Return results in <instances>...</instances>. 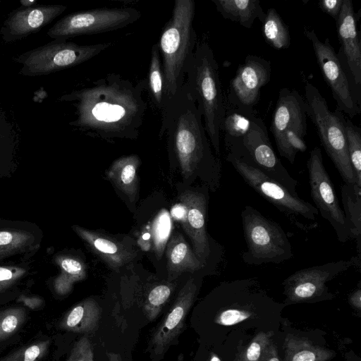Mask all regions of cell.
I'll return each mask as SVG.
<instances>
[{"mask_svg": "<svg viewBox=\"0 0 361 361\" xmlns=\"http://www.w3.org/2000/svg\"><path fill=\"white\" fill-rule=\"evenodd\" d=\"M146 91L147 78L134 82L112 73L61 95L59 100L71 102L75 109L71 126L88 136L112 142L139 136L147 108L143 97Z\"/></svg>", "mask_w": 361, "mask_h": 361, "instance_id": "1", "label": "cell"}, {"mask_svg": "<svg viewBox=\"0 0 361 361\" xmlns=\"http://www.w3.org/2000/svg\"><path fill=\"white\" fill-rule=\"evenodd\" d=\"M211 323L219 344L240 342L259 333L277 334L286 306L271 298L257 278L222 282L214 291Z\"/></svg>", "mask_w": 361, "mask_h": 361, "instance_id": "2", "label": "cell"}, {"mask_svg": "<svg viewBox=\"0 0 361 361\" xmlns=\"http://www.w3.org/2000/svg\"><path fill=\"white\" fill-rule=\"evenodd\" d=\"M161 114L159 137L166 136L183 176L202 175L211 190H216L220 185L221 161L212 153L202 117L185 82Z\"/></svg>", "mask_w": 361, "mask_h": 361, "instance_id": "3", "label": "cell"}, {"mask_svg": "<svg viewBox=\"0 0 361 361\" xmlns=\"http://www.w3.org/2000/svg\"><path fill=\"white\" fill-rule=\"evenodd\" d=\"M195 13L194 0H176L171 16L157 42L166 103L183 85L188 66L195 52L198 41L193 26Z\"/></svg>", "mask_w": 361, "mask_h": 361, "instance_id": "4", "label": "cell"}, {"mask_svg": "<svg viewBox=\"0 0 361 361\" xmlns=\"http://www.w3.org/2000/svg\"><path fill=\"white\" fill-rule=\"evenodd\" d=\"M185 83L202 117L204 128L219 158L220 125L225 113L219 70L213 50L206 41H197L187 68Z\"/></svg>", "mask_w": 361, "mask_h": 361, "instance_id": "5", "label": "cell"}, {"mask_svg": "<svg viewBox=\"0 0 361 361\" xmlns=\"http://www.w3.org/2000/svg\"><path fill=\"white\" fill-rule=\"evenodd\" d=\"M247 250L242 254L248 265L281 264L293 257L289 238L281 226L247 205L241 212Z\"/></svg>", "mask_w": 361, "mask_h": 361, "instance_id": "6", "label": "cell"}, {"mask_svg": "<svg viewBox=\"0 0 361 361\" xmlns=\"http://www.w3.org/2000/svg\"><path fill=\"white\" fill-rule=\"evenodd\" d=\"M307 115L314 123L320 142L344 183L355 184L342 123V112L329 109L327 102L312 83L306 82L304 97ZM356 185V184H355Z\"/></svg>", "mask_w": 361, "mask_h": 361, "instance_id": "7", "label": "cell"}, {"mask_svg": "<svg viewBox=\"0 0 361 361\" xmlns=\"http://www.w3.org/2000/svg\"><path fill=\"white\" fill-rule=\"evenodd\" d=\"M226 160L250 187L274 206L291 224L305 232L317 227L319 212L314 206L232 154L227 153Z\"/></svg>", "mask_w": 361, "mask_h": 361, "instance_id": "8", "label": "cell"}, {"mask_svg": "<svg viewBox=\"0 0 361 361\" xmlns=\"http://www.w3.org/2000/svg\"><path fill=\"white\" fill-rule=\"evenodd\" d=\"M227 153L258 169L298 196V181L284 167L276 156L262 119L256 116L249 130L241 137L224 140Z\"/></svg>", "mask_w": 361, "mask_h": 361, "instance_id": "9", "label": "cell"}, {"mask_svg": "<svg viewBox=\"0 0 361 361\" xmlns=\"http://www.w3.org/2000/svg\"><path fill=\"white\" fill-rule=\"evenodd\" d=\"M111 44H78L66 39H54L15 56L13 61L21 66L18 71L21 75H45L86 62Z\"/></svg>", "mask_w": 361, "mask_h": 361, "instance_id": "10", "label": "cell"}, {"mask_svg": "<svg viewBox=\"0 0 361 361\" xmlns=\"http://www.w3.org/2000/svg\"><path fill=\"white\" fill-rule=\"evenodd\" d=\"M307 111L304 97L295 89L279 92L270 130L279 154L293 164L298 152L307 150Z\"/></svg>", "mask_w": 361, "mask_h": 361, "instance_id": "11", "label": "cell"}, {"mask_svg": "<svg viewBox=\"0 0 361 361\" xmlns=\"http://www.w3.org/2000/svg\"><path fill=\"white\" fill-rule=\"evenodd\" d=\"M141 13L132 7L99 8L70 13L47 32L54 39L94 35L122 29L140 18Z\"/></svg>", "mask_w": 361, "mask_h": 361, "instance_id": "12", "label": "cell"}, {"mask_svg": "<svg viewBox=\"0 0 361 361\" xmlns=\"http://www.w3.org/2000/svg\"><path fill=\"white\" fill-rule=\"evenodd\" d=\"M360 266V257L357 255L300 269L282 283L286 296L283 303L288 305L331 300L334 295L326 283L349 269Z\"/></svg>", "mask_w": 361, "mask_h": 361, "instance_id": "13", "label": "cell"}, {"mask_svg": "<svg viewBox=\"0 0 361 361\" xmlns=\"http://www.w3.org/2000/svg\"><path fill=\"white\" fill-rule=\"evenodd\" d=\"M304 34L312 42L317 63L336 102V109L353 118L360 113V97L343 62L328 38L322 42L314 30L305 27Z\"/></svg>", "mask_w": 361, "mask_h": 361, "instance_id": "14", "label": "cell"}, {"mask_svg": "<svg viewBox=\"0 0 361 361\" xmlns=\"http://www.w3.org/2000/svg\"><path fill=\"white\" fill-rule=\"evenodd\" d=\"M310 195L315 208L333 227L338 240L345 243L350 232L343 211L335 193L334 185L323 163L321 149L315 147L307 161Z\"/></svg>", "mask_w": 361, "mask_h": 361, "instance_id": "15", "label": "cell"}, {"mask_svg": "<svg viewBox=\"0 0 361 361\" xmlns=\"http://www.w3.org/2000/svg\"><path fill=\"white\" fill-rule=\"evenodd\" d=\"M271 75L269 61L256 55H247L231 80L225 102L242 109H255L260 99L261 89L270 81Z\"/></svg>", "mask_w": 361, "mask_h": 361, "instance_id": "16", "label": "cell"}, {"mask_svg": "<svg viewBox=\"0 0 361 361\" xmlns=\"http://www.w3.org/2000/svg\"><path fill=\"white\" fill-rule=\"evenodd\" d=\"M178 198L184 211L181 219L183 230L191 240L194 253L208 268L209 261L214 258V245H212L206 229L207 193L197 190H187Z\"/></svg>", "mask_w": 361, "mask_h": 361, "instance_id": "17", "label": "cell"}, {"mask_svg": "<svg viewBox=\"0 0 361 361\" xmlns=\"http://www.w3.org/2000/svg\"><path fill=\"white\" fill-rule=\"evenodd\" d=\"M43 235L35 223L0 219V264L16 257L30 259L40 248Z\"/></svg>", "mask_w": 361, "mask_h": 361, "instance_id": "18", "label": "cell"}, {"mask_svg": "<svg viewBox=\"0 0 361 361\" xmlns=\"http://www.w3.org/2000/svg\"><path fill=\"white\" fill-rule=\"evenodd\" d=\"M197 290V283L194 278H190L180 289L151 338L149 346L154 356L162 355L182 331L185 317L195 300Z\"/></svg>", "mask_w": 361, "mask_h": 361, "instance_id": "19", "label": "cell"}, {"mask_svg": "<svg viewBox=\"0 0 361 361\" xmlns=\"http://www.w3.org/2000/svg\"><path fill=\"white\" fill-rule=\"evenodd\" d=\"M67 6L60 4L20 7L11 11L0 29L6 43L20 40L35 34L62 14Z\"/></svg>", "mask_w": 361, "mask_h": 361, "instance_id": "20", "label": "cell"}, {"mask_svg": "<svg viewBox=\"0 0 361 361\" xmlns=\"http://www.w3.org/2000/svg\"><path fill=\"white\" fill-rule=\"evenodd\" d=\"M351 0H343L336 23L341 43L338 54L348 72L355 87L361 86V40L357 29V18Z\"/></svg>", "mask_w": 361, "mask_h": 361, "instance_id": "21", "label": "cell"}, {"mask_svg": "<svg viewBox=\"0 0 361 361\" xmlns=\"http://www.w3.org/2000/svg\"><path fill=\"white\" fill-rule=\"evenodd\" d=\"M72 229L96 255L115 271H118L137 256V251L132 246L110 235L78 225L72 226Z\"/></svg>", "mask_w": 361, "mask_h": 361, "instance_id": "22", "label": "cell"}, {"mask_svg": "<svg viewBox=\"0 0 361 361\" xmlns=\"http://www.w3.org/2000/svg\"><path fill=\"white\" fill-rule=\"evenodd\" d=\"M166 255L169 280L184 272L194 273L207 268L180 233H174L166 244Z\"/></svg>", "mask_w": 361, "mask_h": 361, "instance_id": "23", "label": "cell"}, {"mask_svg": "<svg viewBox=\"0 0 361 361\" xmlns=\"http://www.w3.org/2000/svg\"><path fill=\"white\" fill-rule=\"evenodd\" d=\"M140 164L137 155L123 156L114 160L106 172L107 178L131 202H135L137 195V171Z\"/></svg>", "mask_w": 361, "mask_h": 361, "instance_id": "24", "label": "cell"}, {"mask_svg": "<svg viewBox=\"0 0 361 361\" xmlns=\"http://www.w3.org/2000/svg\"><path fill=\"white\" fill-rule=\"evenodd\" d=\"M101 313L99 304L92 298H86L68 312L61 327L77 333H93L97 329Z\"/></svg>", "mask_w": 361, "mask_h": 361, "instance_id": "25", "label": "cell"}, {"mask_svg": "<svg viewBox=\"0 0 361 361\" xmlns=\"http://www.w3.org/2000/svg\"><path fill=\"white\" fill-rule=\"evenodd\" d=\"M225 18L251 28L256 18L263 22L265 13L259 0H212Z\"/></svg>", "mask_w": 361, "mask_h": 361, "instance_id": "26", "label": "cell"}, {"mask_svg": "<svg viewBox=\"0 0 361 361\" xmlns=\"http://www.w3.org/2000/svg\"><path fill=\"white\" fill-rule=\"evenodd\" d=\"M344 214L350 232V238L357 243V256L361 255V188L355 184L343 183L341 188Z\"/></svg>", "mask_w": 361, "mask_h": 361, "instance_id": "27", "label": "cell"}, {"mask_svg": "<svg viewBox=\"0 0 361 361\" xmlns=\"http://www.w3.org/2000/svg\"><path fill=\"white\" fill-rule=\"evenodd\" d=\"M53 262L61 271L54 281V290L59 295L68 293L75 282L86 277V266L80 259L76 257L59 253L54 257Z\"/></svg>", "mask_w": 361, "mask_h": 361, "instance_id": "28", "label": "cell"}, {"mask_svg": "<svg viewBox=\"0 0 361 361\" xmlns=\"http://www.w3.org/2000/svg\"><path fill=\"white\" fill-rule=\"evenodd\" d=\"M17 133L0 110V178L11 177L17 168Z\"/></svg>", "mask_w": 361, "mask_h": 361, "instance_id": "29", "label": "cell"}, {"mask_svg": "<svg viewBox=\"0 0 361 361\" xmlns=\"http://www.w3.org/2000/svg\"><path fill=\"white\" fill-rule=\"evenodd\" d=\"M297 337L283 338L281 345L283 361H322L328 357L327 350L316 345L304 343V340Z\"/></svg>", "mask_w": 361, "mask_h": 361, "instance_id": "30", "label": "cell"}, {"mask_svg": "<svg viewBox=\"0 0 361 361\" xmlns=\"http://www.w3.org/2000/svg\"><path fill=\"white\" fill-rule=\"evenodd\" d=\"M262 23V34L265 41L277 50L288 49L290 44L288 27L274 8L265 13Z\"/></svg>", "mask_w": 361, "mask_h": 361, "instance_id": "31", "label": "cell"}, {"mask_svg": "<svg viewBox=\"0 0 361 361\" xmlns=\"http://www.w3.org/2000/svg\"><path fill=\"white\" fill-rule=\"evenodd\" d=\"M147 91L154 106L161 111L166 104L161 56L158 43L152 45L148 70Z\"/></svg>", "mask_w": 361, "mask_h": 361, "instance_id": "32", "label": "cell"}, {"mask_svg": "<svg viewBox=\"0 0 361 361\" xmlns=\"http://www.w3.org/2000/svg\"><path fill=\"white\" fill-rule=\"evenodd\" d=\"M33 271L30 259L0 264V295L14 292Z\"/></svg>", "mask_w": 361, "mask_h": 361, "instance_id": "33", "label": "cell"}, {"mask_svg": "<svg viewBox=\"0 0 361 361\" xmlns=\"http://www.w3.org/2000/svg\"><path fill=\"white\" fill-rule=\"evenodd\" d=\"M342 123L346 138L350 164L355 178V184L361 188V130L353 122L342 116Z\"/></svg>", "mask_w": 361, "mask_h": 361, "instance_id": "34", "label": "cell"}, {"mask_svg": "<svg viewBox=\"0 0 361 361\" xmlns=\"http://www.w3.org/2000/svg\"><path fill=\"white\" fill-rule=\"evenodd\" d=\"M276 334L259 332L243 341L238 348L239 361H262L270 338Z\"/></svg>", "mask_w": 361, "mask_h": 361, "instance_id": "35", "label": "cell"}, {"mask_svg": "<svg viewBox=\"0 0 361 361\" xmlns=\"http://www.w3.org/2000/svg\"><path fill=\"white\" fill-rule=\"evenodd\" d=\"M173 285L171 283H161L151 289L145 303V310L150 319L157 317L168 301Z\"/></svg>", "mask_w": 361, "mask_h": 361, "instance_id": "36", "label": "cell"}, {"mask_svg": "<svg viewBox=\"0 0 361 361\" xmlns=\"http://www.w3.org/2000/svg\"><path fill=\"white\" fill-rule=\"evenodd\" d=\"M22 308H12L0 312V340L14 333L23 323L25 314Z\"/></svg>", "mask_w": 361, "mask_h": 361, "instance_id": "37", "label": "cell"}, {"mask_svg": "<svg viewBox=\"0 0 361 361\" xmlns=\"http://www.w3.org/2000/svg\"><path fill=\"white\" fill-rule=\"evenodd\" d=\"M67 361H94V353L90 340L82 337L71 350Z\"/></svg>", "mask_w": 361, "mask_h": 361, "instance_id": "38", "label": "cell"}, {"mask_svg": "<svg viewBox=\"0 0 361 361\" xmlns=\"http://www.w3.org/2000/svg\"><path fill=\"white\" fill-rule=\"evenodd\" d=\"M46 346L45 342L33 344L2 361H37L45 351Z\"/></svg>", "mask_w": 361, "mask_h": 361, "instance_id": "39", "label": "cell"}, {"mask_svg": "<svg viewBox=\"0 0 361 361\" xmlns=\"http://www.w3.org/2000/svg\"><path fill=\"white\" fill-rule=\"evenodd\" d=\"M262 361H283L281 331L270 338Z\"/></svg>", "mask_w": 361, "mask_h": 361, "instance_id": "40", "label": "cell"}, {"mask_svg": "<svg viewBox=\"0 0 361 361\" xmlns=\"http://www.w3.org/2000/svg\"><path fill=\"white\" fill-rule=\"evenodd\" d=\"M343 0H321L318 1V7L329 15L336 22L341 10Z\"/></svg>", "mask_w": 361, "mask_h": 361, "instance_id": "41", "label": "cell"}, {"mask_svg": "<svg viewBox=\"0 0 361 361\" xmlns=\"http://www.w3.org/2000/svg\"><path fill=\"white\" fill-rule=\"evenodd\" d=\"M361 289L360 286L349 297L350 303L358 310L360 309Z\"/></svg>", "mask_w": 361, "mask_h": 361, "instance_id": "42", "label": "cell"}, {"mask_svg": "<svg viewBox=\"0 0 361 361\" xmlns=\"http://www.w3.org/2000/svg\"><path fill=\"white\" fill-rule=\"evenodd\" d=\"M109 361H121L118 355L111 353L109 355Z\"/></svg>", "mask_w": 361, "mask_h": 361, "instance_id": "43", "label": "cell"}]
</instances>
